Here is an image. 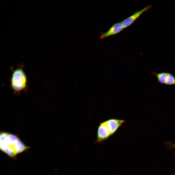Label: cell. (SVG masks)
Listing matches in <instances>:
<instances>
[{"mask_svg": "<svg viewBox=\"0 0 175 175\" xmlns=\"http://www.w3.org/2000/svg\"><path fill=\"white\" fill-rule=\"evenodd\" d=\"M29 148L16 135L6 132H0V150L9 157L14 158Z\"/></svg>", "mask_w": 175, "mask_h": 175, "instance_id": "6da1fadb", "label": "cell"}, {"mask_svg": "<svg viewBox=\"0 0 175 175\" xmlns=\"http://www.w3.org/2000/svg\"><path fill=\"white\" fill-rule=\"evenodd\" d=\"M23 66H19L13 70L10 80V86L15 93L25 90L27 88V78Z\"/></svg>", "mask_w": 175, "mask_h": 175, "instance_id": "7a4b0ae2", "label": "cell"}, {"mask_svg": "<svg viewBox=\"0 0 175 175\" xmlns=\"http://www.w3.org/2000/svg\"><path fill=\"white\" fill-rule=\"evenodd\" d=\"M111 135L105 122L101 123L98 127L97 139L95 143H101L107 140Z\"/></svg>", "mask_w": 175, "mask_h": 175, "instance_id": "3957f363", "label": "cell"}, {"mask_svg": "<svg viewBox=\"0 0 175 175\" xmlns=\"http://www.w3.org/2000/svg\"><path fill=\"white\" fill-rule=\"evenodd\" d=\"M151 5L147 6L142 9L138 11L132 15L125 19L122 22V24L125 28L131 25L143 13L147 11L151 8Z\"/></svg>", "mask_w": 175, "mask_h": 175, "instance_id": "277c9868", "label": "cell"}, {"mask_svg": "<svg viewBox=\"0 0 175 175\" xmlns=\"http://www.w3.org/2000/svg\"><path fill=\"white\" fill-rule=\"evenodd\" d=\"M124 28L122 22L115 23L106 32L101 33L100 38L101 40H102L104 38L117 34L121 32Z\"/></svg>", "mask_w": 175, "mask_h": 175, "instance_id": "5b68a950", "label": "cell"}, {"mask_svg": "<svg viewBox=\"0 0 175 175\" xmlns=\"http://www.w3.org/2000/svg\"><path fill=\"white\" fill-rule=\"evenodd\" d=\"M125 121L124 120L112 119L105 122L112 135L115 132Z\"/></svg>", "mask_w": 175, "mask_h": 175, "instance_id": "8992f818", "label": "cell"}, {"mask_svg": "<svg viewBox=\"0 0 175 175\" xmlns=\"http://www.w3.org/2000/svg\"><path fill=\"white\" fill-rule=\"evenodd\" d=\"M165 84L168 85H175V77L173 74L167 73Z\"/></svg>", "mask_w": 175, "mask_h": 175, "instance_id": "52a82bcc", "label": "cell"}, {"mask_svg": "<svg viewBox=\"0 0 175 175\" xmlns=\"http://www.w3.org/2000/svg\"><path fill=\"white\" fill-rule=\"evenodd\" d=\"M167 73L165 72L155 73L158 80L160 83L165 84Z\"/></svg>", "mask_w": 175, "mask_h": 175, "instance_id": "ba28073f", "label": "cell"}, {"mask_svg": "<svg viewBox=\"0 0 175 175\" xmlns=\"http://www.w3.org/2000/svg\"><path fill=\"white\" fill-rule=\"evenodd\" d=\"M174 146L175 147V145H174Z\"/></svg>", "mask_w": 175, "mask_h": 175, "instance_id": "9c48e42d", "label": "cell"}, {"mask_svg": "<svg viewBox=\"0 0 175 175\" xmlns=\"http://www.w3.org/2000/svg\"></svg>", "mask_w": 175, "mask_h": 175, "instance_id": "30bf717a", "label": "cell"}]
</instances>
